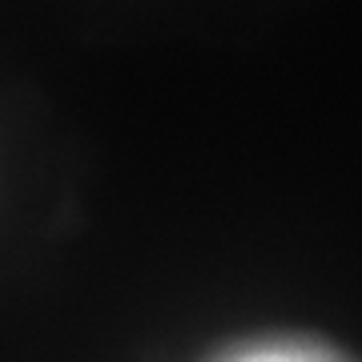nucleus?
I'll list each match as a JSON object with an SVG mask.
<instances>
[{
  "instance_id": "obj_1",
  "label": "nucleus",
  "mask_w": 362,
  "mask_h": 362,
  "mask_svg": "<svg viewBox=\"0 0 362 362\" xmlns=\"http://www.w3.org/2000/svg\"><path fill=\"white\" fill-rule=\"evenodd\" d=\"M221 362H338L330 350L302 346V342H262V346H246Z\"/></svg>"
}]
</instances>
